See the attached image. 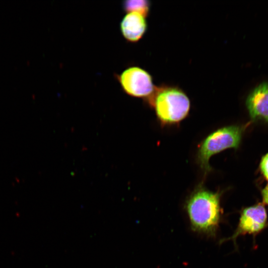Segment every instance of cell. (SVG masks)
<instances>
[{"label": "cell", "instance_id": "obj_1", "mask_svg": "<svg viewBox=\"0 0 268 268\" xmlns=\"http://www.w3.org/2000/svg\"><path fill=\"white\" fill-rule=\"evenodd\" d=\"M222 193L198 187L189 196L186 208L192 228L196 231L214 234L221 216Z\"/></svg>", "mask_w": 268, "mask_h": 268}, {"label": "cell", "instance_id": "obj_2", "mask_svg": "<svg viewBox=\"0 0 268 268\" xmlns=\"http://www.w3.org/2000/svg\"><path fill=\"white\" fill-rule=\"evenodd\" d=\"M150 102L156 116L163 125L178 123L184 119L190 109V101L186 94L176 87L155 88Z\"/></svg>", "mask_w": 268, "mask_h": 268}, {"label": "cell", "instance_id": "obj_3", "mask_svg": "<svg viewBox=\"0 0 268 268\" xmlns=\"http://www.w3.org/2000/svg\"><path fill=\"white\" fill-rule=\"evenodd\" d=\"M246 126L231 125L221 128L209 134L200 144L197 162L205 175L211 170L210 157L228 148L239 146Z\"/></svg>", "mask_w": 268, "mask_h": 268}, {"label": "cell", "instance_id": "obj_4", "mask_svg": "<svg viewBox=\"0 0 268 268\" xmlns=\"http://www.w3.org/2000/svg\"><path fill=\"white\" fill-rule=\"evenodd\" d=\"M268 226V215L262 203L243 208L241 212L238 225L234 234L227 240H232L236 243L238 237L252 235L255 238Z\"/></svg>", "mask_w": 268, "mask_h": 268}, {"label": "cell", "instance_id": "obj_5", "mask_svg": "<svg viewBox=\"0 0 268 268\" xmlns=\"http://www.w3.org/2000/svg\"><path fill=\"white\" fill-rule=\"evenodd\" d=\"M118 79L123 91L131 96H150L155 89L149 73L137 67L125 69L118 76Z\"/></svg>", "mask_w": 268, "mask_h": 268}, {"label": "cell", "instance_id": "obj_6", "mask_svg": "<svg viewBox=\"0 0 268 268\" xmlns=\"http://www.w3.org/2000/svg\"><path fill=\"white\" fill-rule=\"evenodd\" d=\"M246 104L252 120L268 123V83L256 87L248 96Z\"/></svg>", "mask_w": 268, "mask_h": 268}, {"label": "cell", "instance_id": "obj_7", "mask_svg": "<svg viewBox=\"0 0 268 268\" xmlns=\"http://www.w3.org/2000/svg\"><path fill=\"white\" fill-rule=\"evenodd\" d=\"M147 28L145 16L136 12H129L123 17L120 29L124 37L131 42L140 40Z\"/></svg>", "mask_w": 268, "mask_h": 268}, {"label": "cell", "instance_id": "obj_8", "mask_svg": "<svg viewBox=\"0 0 268 268\" xmlns=\"http://www.w3.org/2000/svg\"><path fill=\"white\" fill-rule=\"evenodd\" d=\"M123 7L126 12H138L145 17L147 15L149 3L145 0H130L124 1Z\"/></svg>", "mask_w": 268, "mask_h": 268}, {"label": "cell", "instance_id": "obj_9", "mask_svg": "<svg viewBox=\"0 0 268 268\" xmlns=\"http://www.w3.org/2000/svg\"><path fill=\"white\" fill-rule=\"evenodd\" d=\"M260 169L263 176L268 181V153L262 157L260 163Z\"/></svg>", "mask_w": 268, "mask_h": 268}, {"label": "cell", "instance_id": "obj_10", "mask_svg": "<svg viewBox=\"0 0 268 268\" xmlns=\"http://www.w3.org/2000/svg\"><path fill=\"white\" fill-rule=\"evenodd\" d=\"M262 201L264 204L268 205V184L261 191Z\"/></svg>", "mask_w": 268, "mask_h": 268}]
</instances>
